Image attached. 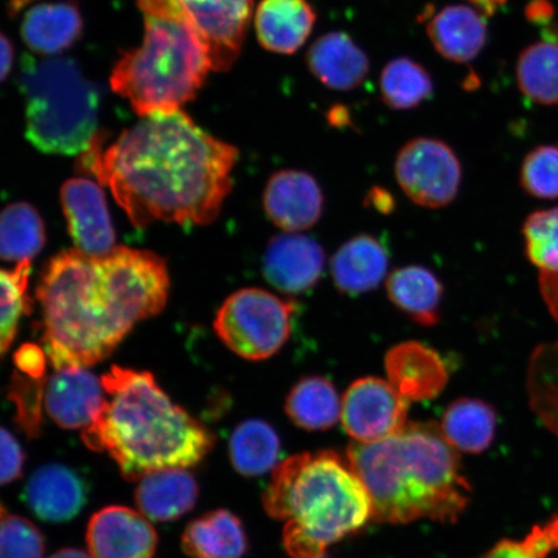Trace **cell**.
Returning a JSON list of instances; mask_svg holds the SVG:
<instances>
[{
  "label": "cell",
  "mask_w": 558,
  "mask_h": 558,
  "mask_svg": "<svg viewBox=\"0 0 558 558\" xmlns=\"http://www.w3.org/2000/svg\"><path fill=\"white\" fill-rule=\"evenodd\" d=\"M33 512L47 522H65L81 512L86 501L83 481L65 465L40 466L26 486Z\"/></svg>",
  "instance_id": "22"
},
{
  "label": "cell",
  "mask_w": 558,
  "mask_h": 558,
  "mask_svg": "<svg viewBox=\"0 0 558 558\" xmlns=\"http://www.w3.org/2000/svg\"><path fill=\"white\" fill-rule=\"evenodd\" d=\"M390 302L422 326H435L439 320L444 286L427 268L409 265L396 269L387 279Z\"/></svg>",
  "instance_id": "25"
},
{
  "label": "cell",
  "mask_w": 558,
  "mask_h": 558,
  "mask_svg": "<svg viewBox=\"0 0 558 558\" xmlns=\"http://www.w3.org/2000/svg\"><path fill=\"white\" fill-rule=\"evenodd\" d=\"M24 466V452L9 430L0 428V486L20 477Z\"/></svg>",
  "instance_id": "39"
},
{
  "label": "cell",
  "mask_w": 558,
  "mask_h": 558,
  "mask_svg": "<svg viewBox=\"0 0 558 558\" xmlns=\"http://www.w3.org/2000/svg\"><path fill=\"white\" fill-rule=\"evenodd\" d=\"M31 267L32 262H23L15 270L0 269V359L9 352L26 311Z\"/></svg>",
  "instance_id": "33"
},
{
  "label": "cell",
  "mask_w": 558,
  "mask_h": 558,
  "mask_svg": "<svg viewBox=\"0 0 558 558\" xmlns=\"http://www.w3.org/2000/svg\"><path fill=\"white\" fill-rule=\"evenodd\" d=\"M26 138L46 155L83 156L99 132L100 93L69 58L24 56L20 74Z\"/></svg>",
  "instance_id": "7"
},
{
  "label": "cell",
  "mask_w": 558,
  "mask_h": 558,
  "mask_svg": "<svg viewBox=\"0 0 558 558\" xmlns=\"http://www.w3.org/2000/svg\"><path fill=\"white\" fill-rule=\"evenodd\" d=\"M381 99L395 110L418 107L434 94V82L418 62L409 58L389 61L380 75Z\"/></svg>",
  "instance_id": "32"
},
{
  "label": "cell",
  "mask_w": 558,
  "mask_h": 558,
  "mask_svg": "<svg viewBox=\"0 0 558 558\" xmlns=\"http://www.w3.org/2000/svg\"><path fill=\"white\" fill-rule=\"evenodd\" d=\"M320 558H327V557L324 556V557H320Z\"/></svg>",
  "instance_id": "45"
},
{
  "label": "cell",
  "mask_w": 558,
  "mask_h": 558,
  "mask_svg": "<svg viewBox=\"0 0 558 558\" xmlns=\"http://www.w3.org/2000/svg\"><path fill=\"white\" fill-rule=\"evenodd\" d=\"M281 442L277 432L260 418H250L230 437L229 456L236 472L255 477L268 473L278 463Z\"/></svg>",
  "instance_id": "29"
},
{
  "label": "cell",
  "mask_w": 558,
  "mask_h": 558,
  "mask_svg": "<svg viewBox=\"0 0 558 558\" xmlns=\"http://www.w3.org/2000/svg\"><path fill=\"white\" fill-rule=\"evenodd\" d=\"M470 2L474 5V9H477L483 15L490 16L499 7L506 3V0H470Z\"/></svg>",
  "instance_id": "42"
},
{
  "label": "cell",
  "mask_w": 558,
  "mask_h": 558,
  "mask_svg": "<svg viewBox=\"0 0 558 558\" xmlns=\"http://www.w3.org/2000/svg\"><path fill=\"white\" fill-rule=\"evenodd\" d=\"M484 16L469 5H448L436 12L425 27L439 54L457 64H466L476 59L486 45Z\"/></svg>",
  "instance_id": "20"
},
{
  "label": "cell",
  "mask_w": 558,
  "mask_h": 558,
  "mask_svg": "<svg viewBox=\"0 0 558 558\" xmlns=\"http://www.w3.org/2000/svg\"><path fill=\"white\" fill-rule=\"evenodd\" d=\"M105 402L83 441L107 450L130 481L201 462L214 439L204 425L173 404L150 373L113 366L101 378Z\"/></svg>",
  "instance_id": "4"
},
{
  "label": "cell",
  "mask_w": 558,
  "mask_h": 558,
  "mask_svg": "<svg viewBox=\"0 0 558 558\" xmlns=\"http://www.w3.org/2000/svg\"><path fill=\"white\" fill-rule=\"evenodd\" d=\"M87 543L93 558H153L157 533L132 509L108 507L90 519Z\"/></svg>",
  "instance_id": "15"
},
{
  "label": "cell",
  "mask_w": 558,
  "mask_h": 558,
  "mask_svg": "<svg viewBox=\"0 0 558 558\" xmlns=\"http://www.w3.org/2000/svg\"><path fill=\"white\" fill-rule=\"evenodd\" d=\"M50 558H93V556H88L80 549L68 548L59 550V553H56Z\"/></svg>",
  "instance_id": "43"
},
{
  "label": "cell",
  "mask_w": 558,
  "mask_h": 558,
  "mask_svg": "<svg viewBox=\"0 0 558 558\" xmlns=\"http://www.w3.org/2000/svg\"><path fill=\"white\" fill-rule=\"evenodd\" d=\"M519 87L530 100L558 104V44L544 40L526 48L518 62Z\"/></svg>",
  "instance_id": "31"
},
{
  "label": "cell",
  "mask_w": 558,
  "mask_h": 558,
  "mask_svg": "<svg viewBox=\"0 0 558 558\" xmlns=\"http://www.w3.org/2000/svg\"><path fill=\"white\" fill-rule=\"evenodd\" d=\"M45 538L31 521L17 515L0 519V558H44Z\"/></svg>",
  "instance_id": "37"
},
{
  "label": "cell",
  "mask_w": 558,
  "mask_h": 558,
  "mask_svg": "<svg viewBox=\"0 0 558 558\" xmlns=\"http://www.w3.org/2000/svg\"><path fill=\"white\" fill-rule=\"evenodd\" d=\"M397 183L415 205L441 208L457 198L462 166L441 140L417 137L404 144L395 163Z\"/></svg>",
  "instance_id": "9"
},
{
  "label": "cell",
  "mask_w": 558,
  "mask_h": 558,
  "mask_svg": "<svg viewBox=\"0 0 558 558\" xmlns=\"http://www.w3.org/2000/svg\"><path fill=\"white\" fill-rule=\"evenodd\" d=\"M521 184L536 198H558V148L539 146L523 160Z\"/></svg>",
  "instance_id": "35"
},
{
  "label": "cell",
  "mask_w": 558,
  "mask_h": 558,
  "mask_svg": "<svg viewBox=\"0 0 558 558\" xmlns=\"http://www.w3.org/2000/svg\"><path fill=\"white\" fill-rule=\"evenodd\" d=\"M389 256L373 235L361 234L347 241L331 260L335 286L347 295H361L378 289L387 277Z\"/></svg>",
  "instance_id": "21"
},
{
  "label": "cell",
  "mask_w": 558,
  "mask_h": 558,
  "mask_svg": "<svg viewBox=\"0 0 558 558\" xmlns=\"http://www.w3.org/2000/svg\"><path fill=\"white\" fill-rule=\"evenodd\" d=\"M102 143L101 136L82 165L109 187L136 228L155 221L211 225L233 190L239 150L181 109L142 117L107 150Z\"/></svg>",
  "instance_id": "1"
},
{
  "label": "cell",
  "mask_w": 558,
  "mask_h": 558,
  "mask_svg": "<svg viewBox=\"0 0 558 558\" xmlns=\"http://www.w3.org/2000/svg\"><path fill=\"white\" fill-rule=\"evenodd\" d=\"M439 428L453 449L480 453L493 442L497 413L484 401L460 399L445 410Z\"/></svg>",
  "instance_id": "28"
},
{
  "label": "cell",
  "mask_w": 558,
  "mask_h": 558,
  "mask_svg": "<svg viewBox=\"0 0 558 558\" xmlns=\"http://www.w3.org/2000/svg\"><path fill=\"white\" fill-rule=\"evenodd\" d=\"M306 65L324 86L335 90L360 87L369 72L367 54L343 32H330L314 41Z\"/></svg>",
  "instance_id": "19"
},
{
  "label": "cell",
  "mask_w": 558,
  "mask_h": 558,
  "mask_svg": "<svg viewBox=\"0 0 558 558\" xmlns=\"http://www.w3.org/2000/svg\"><path fill=\"white\" fill-rule=\"evenodd\" d=\"M13 65V47L9 38L0 33V83L11 73Z\"/></svg>",
  "instance_id": "41"
},
{
  "label": "cell",
  "mask_w": 558,
  "mask_h": 558,
  "mask_svg": "<svg viewBox=\"0 0 558 558\" xmlns=\"http://www.w3.org/2000/svg\"><path fill=\"white\" fill-rule=\"evenodd\" d=\"M136 505L153 521H172L192 511L198 484L185 469H166L145 474L136 488Z\"/></svg>",
  "instance_id": "23"
},
{
  "label": "cell",
  "mask_w": 558,
  "mask_h": 558,
  "mask_svg": "<svg viewBox=\"0 0 558 558\" xmlns=\"http://www.w3.org/2000/svg\"><path fill=\"white\" fill-rule=\"evenodd\" d=\"M83 19L72 2L41 3L25 13L21 35L32 51L58 54L81 38Z\"/></svg>",
  "instance_id": "24"
},
{
  "label": "cell",
  "mask_w": 558,
  "mask_h": 558,
  "mask_svg": "<svg viewBox=\"0 0 558 558\" xmlns=\"http://www.w3.org/2000/svg\"><path fill=\"white\" fill-rule=\"evenodd\" d=\"M526 254L535 267L558 271V207L530 215L525 226Z\"/></svg>",
  "instance_id": "34"
},
{
  "label": "cell",
  "mask_w": 558,
  "mask_h": 558,
  "mask_svg": "<svg viewBox=\"0 0 558 558\" xmlns=\"http://www.w3.org/2000/svg\"><path fill=\"white\" fill-rule=\"evenodd\" d=\"M3 515H4L3 508H2V507H0V519H2V518H3Z\"/></svg>",
  "instance_id": "44"
},
{
  "label": "cell",
  "mask_w": 558,
  "mask_h": 558,
  "mask_svg": "<svg viewBox=\"0 0 558 558\" xmlns=\"http://www.w3.org/2000/svg\"><path fill=\"white\" fill-rule=\"evenodd\" d=\"M316 20L308 0H262L254 17L256 37L264 50L294 54L311 37Z\"/></svg>",
  "instance_id": "18"
},
{
  "label": "cell",
  "mask_w": 558,
  "mask_h": 558,
  "mask_svg": "<svg viewBox=\"0 0 558 558\" xmlns=\"http://www.w3.org/2000/svg\"><path fill=\"white\" fill-rule=\"evenodd\" d=\"M137 4L144 15V40L118 61L111 88L140 117L179 110L194 99L214 70L207 47L190 21L163 0Z\"/></svg>",
  "instance_id": "6"
},
{
  "label": "cell",
  "mask_w": 558,
  "mask_h": 558,
  "mask_svg": "<svg viewBox=\"0 0 558 558\" xmlns=\"http://www.w3.org/2000/svg\"><path fill=\"white\" fill-rule=\"evenodd\" d=\"M183 548L193 558H242L248 543L241 520L226 509H218L187 525Z\"/></svg>",
  "instance_id": "26"
},
{
  "label": "cell",
  "mask_w": 558,
  "mask_h": 558,
  "mask_svg": "<svg viewBox=\"0 0 558 558\" xmlns=\"http://www.w3.org/2000/svg\"><path fill=\"white\" fill-rule=\"evenodd\" d=\"M347 459L367 488L376 522H453L470 504L459 451L436 423H409L383 441L353 442Z\"/></svg>",
  "instance_id": "3"
},
{
  "label": "cell",
  "mask_w": 558,
  "mask_h": 558,
  "mask_svg": "<svg viewBox=\"0 0 558 558\" xmlns=\"http://www.w3.org/2000/svg\"><path fill=\"white\" fill-rule=\"evenodd\" d=\"M296 305L263 289L234 292L220 306L214 323L219 339L247 361L274 357L288 343Z\"/></svg>",
  "instance_id": "8"
},
{
  "label": "cell",
  "mask_w": 558,
  "mask_h": 558,
  "mask_svg": "<svg viewBox=\"0 0 558 558\" xmlns=\"http://www.w3.org/2000/svg\"><path fill=\"white\" fill-rule=\"evenodd\" d=\"M169 291L167 265L150 251L114 247L88 256L69 250L54 256L37 289L52 366L99 364L140 320L163 311Z\"/></svg>",
  "instance_id": "2"
},
{
  "label": "cell",
  "mask_w": 558,
  "mask_h": 558,
  "mask_svg": "<svg viewBox=\"0 0 558 558\" xmlns=\"http://www.w3.org/2000/svg\"><path fill=\"white\" fill-rule=\"evenodd\" d=\"M45 402L48 414L60 427L86 429L100 413L105 390L101 380L87 368L65 367L48 380Z\"/></svg>",
  "instance_id": "17"
},
{
  "label": "cell",
  "mask_w": 558,
  "mask_h": 558,
  "mask_svg": "<svg viewBox=\"0 0 558 558\" xmlns=\"http://www.w3.org/2000/svg\"><path fill=\"white\" fill-rule=\"evenodd\" d=\"M270 518L284 521L283 544L292 558H320L327 547L372 519L364 483L333 451L299 453L276 466L263 495Z\"/></svg>",
  "instance_id": "5"
},
{
  "label": "cell",
  "mask_w": 558,
  "mask_h": 558,
  "mask_svg": "<svg viewBox=\"0 0 558 558\" xmlns=\"http://www.w3.org/2000/svg\"><path fill=\"white\" fill-rule=\"evenodd\" d=\"M61 204L75 250L101 256L114 248V228L99 184L83 178L66 181L61 187Z\"/></svg>",
  "instance_id": "12"
},
{
  "label": "cell",
  "mask_w": 558,
  "mask_h": 558,
  "mask_svg": "<svg viewBox=\"0 0 558 558\" xmlns=\"http://www.w3.org/2000/svg\"><path fill=\"white\" fill-rule=\"evenodd\" d=\"M409 401L388 380L367 376L355 380L341 400V422L354 442L383 441L407 425Z\"/></svg>",
  "instance_id": "11"
},
{
  "label": "cell",
  "mask_w": 558,
  "mask_h": 558,
  "mask_svg": "<svg viewBox=\"0 0 558 558\" xmlns=\"http://www.w3.org/2000/svg\"><path fill=\"white\" fill-rule=\"evenodd\" d=\"M45 241L44 220L33 206L20 202L0 211V259L32 262Z\"/></svg>",
  "instance_id": "30"
},
{
  "label": "cell",
  "mask_w": 558,
  "mask_h": 558,
  "mask_svg": "<svg viewBox=\"0 0 558 558\" xmlns=\"http://www.w3.org/2000/svg\"><path fill=\"white\" fill-rule=\"evenodd\" d=\"M41 395L44 386L40 381L20 379L13 384L11 397L17 404V421L29 437L39 434Z\"/></svg>",
  "instance_id": "38"
},
{
  "label": "cell",
  "mask_w": 558,
  "mask_h": 558,
  "mask_svg": "<svg viewBox=\"0 0 558 558\" xmlns=\"http://www.w3.org/2000/svg\"><path fill=\"white\" fill-rule=\"evenodd\" d=\"M384 367L388 381L409 402L435 399L449 380L441 355L418 341H404L390 348Z\"/></svg>",
  "instance_id": "16"
},
{
  "label": "cell",
  "mask_w": 558,
  "mask_h": 558,
  "mask_svg": "<svg viewBox=\"0 0 558 558\" xmlns=\"http://www.w3.org/2000/svg\"><path fill=\"white\" fill-rule=\"evenodd\" d=\"M284 409L290 421L306 430L330 429L341 416L338 390L317 375L305 376L291 388Z\"/></svg>",
  "instance_id": "27"
},
{
  "label": "cell",
  "mask_w": 558,
  "mask_h": 558,
  "mask_svg": "<svg viewBox=\"0 0 558 558\" xmlns=\"http://www.w3.org/2000/svg\"><path fill=\"white\" fill-rule=\"evenodd\" d=\"M558 550V518L542 523L522 539H506L480 558H548Z\"/></svg>",
  "instance_id": "36"
},
{
  "label": "cell",
  "mask_w": 558,
  "mask_h": 558,
  "mask_svg": "<svg viewBox=\"0 0 558 558\" xmlns=\"http://www.w3.org/2000/svg\"><path fill=\"white\" fill-rule=\"evenodd\" d=\"M264 211L286 233H299L317 225L325 199L317 180L298 170L278 171L263 193Z\"/></svg>",
  "instance_id": "13"
},
{
  "label": "cell",
  "mask_w": 558,
  "mask_h": 558,
  "mask_svg": "<svg viewBox=\"0 0 558 558\" xmlns=\"http://www.w3.org/2000/svg\"><path fill=\"white\" fill-rule=\"evenodd\" d=\"M197 31L215 72H227L242 50L254 0H163Z\"/></svg>",
  "instance_id": "10"
},
{
  "label": "cell",
  "mask_w": 558,
  "mask_h": 558,
  "mask_svg": "<svg viewBox=\"0 0 558 558\" xmlns=\"http://www.w3.org/2000/svg\"><path fill=\"white\" fill-rule=\"evenodd\" d=\"M325 259V251L317 241L284 232L269 241L263 257V274L283 294H304L323 276Z\"/></svg>",
  "instance_id": "14"
},
{
  "label": "cell",
  "mask_w": 558,
  "mask_h": 558,
  "mask_svg": "<svg viewBox=\"0 0 558 558\" xmlns=\"http://www.w3.org/2000/svg\"><path fill=\"white\" fill-rule=\"evenodd\" d=\"M17 366L32 378L40 379L45 373L44 354L38 348L27 345L17 354Z\"/></svg>",
  "instance_id": "40"
}]
</instances>
